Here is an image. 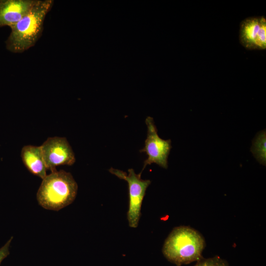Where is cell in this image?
Wrapping results in <instances>:
<instances>
[{"mask_svg":"<svg viewBox=\"0 0 266 266\" xmlns=\"http://www.w3.org/2000/svg\"><path fill=\"white\" fill-rule=\"evenodd\" d=\"M194 266H229L228 262L219 256L209 258H202Z\"/></svg>","mask_w":266,"mask_h":266,"instance_id":"obj_11","label":"cell"},{"mask_svg":"<svg viewBox=\"0 0 266 266\" xmlns=\"http://www.w3.org/2000/svg\"><path fill=\"white\" fill-rule=\"evenodd\" d=\"M47 170H56L60 166H71L76 159L71 146L66 137H48L40 146Z\"/></svg>","mask_w":266,"mask_h":266,"instance_id":"obj_6","label":"cell"},{"mask_svg":"<svg viewBox=\"0 0 266 266\" xmlns=\"http://www.w3.org/2000/svg\"><path fill=\"white\" fill-rule=\"evenodd\" d=\"M266 48V19L262 23L260 32L254 42L253 49L264 50Z\"/></svg>","mask_w":266,"mask_h":266,"instance_id":"obj_12","label":"cell"},{"mask_svg":"<svg viewBox=\"0 0 266 266\" xmlns=\"http://www.w3.org/2000/svg\"><path fill=\"white\" fill-rule=\"evenodd\" d=\"M54 3L53 0H38L29 13L10 27L6 48L15 53H22L34 45L40 36L43 22Z\"/></svg>","mask_w":266,"mask_h":266,"instance_id":"obj_1","label":"cell"},{"mask_svg":"<svg viewBox=\"0 0 266 266\" xmlns=\"http://www.w3.org/2000/svg\"><path fill=\"white\" fill-rule=\"evenodd\" d=\"M205 242L202 235L189 226L174 228L166 238L162 249L164 257L176 266L198 262L203 258Z\"/></svg>","mask_w":266,"mask_h":266,"instance_id":"obj_2","label":"cell"},{"mask_svg":"<svg viewBox=\"0 0 266 266\" xmlns=\"http://www.w3.org/2000/svg\"><path fill=\"white\" fill-rule=\"evenodd\" d=\"M264 16L247 18L241 21L239 29V41L241 45L249 49H253L254 42L260 32Z\"/></svg>","mask_w":266,"mask_h":266,"instance_id":"obj_9","label":"cell"},{"mask_svg":"<svg viewBox=\"0 0 266 266\" xmlns=\"http://www.w3.org/2000/svg\"><path fill=\"white\" fill-rule=\"evenodd\" d=\"M13 239L12 236L7 242L0 248V265L2 261L9 254V247Z\"/></svg>","mask_w":266,"mask_h":266,"instance_id":"obj_13","label":"cell"},{"mask_svg":"<svg viewBox=\"0 0 266 266\" xmlns=\"http://www.w3.org/2000/svg\"><path fill=\"white\" fill-rule=\"evenodd\" d=\"M109 171L128 184L129 205L127 218L130 227L136 228L141 216V208L146 190L151 183L150 180L141 178V173L137 174L133 168L128 169V174L122 171L110 168Z\"/></svg>","mask_w":266,"mask_h":266,"instance_id":"obj_4","label":"cell"},{"mask_svg":"<svg viewBox=\"0 0 266 266\" xmlns=\"http://www.w3.org/2000/svg\"><path fill=\"white\" fill-rule=\"evenodd\" d=\"M147 127V138L144 147L140 152L145 153L147 158L144 161L142 171L147 165L155 163L159 166L167 168V158L171 148L170 139L164 140L158 134L157 129L153 118L148 116L145 120Z\"/></svg>","mask_w":266,"mask_h":266,"instance_id":"obj_5","label":"cell"},{"mask_svg":"<svg viewBox=\"0 0 266 266\" xmlns=\"http://www.w3.org/2000/svg\"><path fill=\"white\" fill-rule=\"evenodd\" d=\"M38 0H0V27H11L27 15Z\"/></svg>","mask_w":266,"mask_h":266,"instance_id":"obj_7","label":"cell"},{"mask_svg":"<svg viewBox=\"0 0 266 266\" xmlns=\"http://www.w3.org/2000/svg\"><path fill=\"white\" fill-rule=\"evenodd\" d=\"M21 157L24 166L31 173L42 179L47 175V169L40 146L28 145L23 146Z\"/></svg>","mask_w":266,"mask_h":266,"instance_id":"obj_8","label":"cell"},{"mask_svg":"<svg viewBox=\"0 0 266 266\" xmlns=\"http://www.w3.org/2000/svg\"><path fill=\"white\" fill-rule=\"evenodd\" d=\"M42 180L36 199L43 208L58 211L74 200L78 185L70 172L56 170Z\"/></svg>","mask_w":266,"mask_h":266,"instance_id":"obj_3","label":"cell"},{"mask_svg":"<svg viewBox=\"0 0 266 266\" xmlns=\"http://www.w3.org/2000/svg\"><path fill=\"white\" fill-rule=\"evenodd\" d=\"M266 131L259 132L253 140L251 151L260 164H266Z\"/></svg>","mask_w":266,"mask_h":266,"instance_id":"obj_10","label":"cell"}]
</instances>
